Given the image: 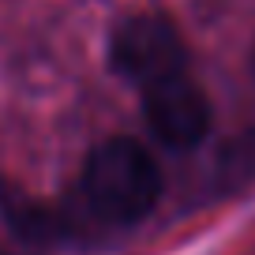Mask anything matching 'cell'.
<instances>
[{
	"label": "cell",
	"instance_id": "1",
	"mask_svg": "<svg viewBox=\"0 0 255 255\" xmlns=\"http://www.w3.org/2000/svg\"><path fill=\"white\" fill-rule=\"evenodd\" d=\"M83 191L102 218L135 225L158 207L161 173L154 158L146 154V146L117 135L90 150L87 169H83Z\"/></svg>",
	"mask_w": 255,
	"mask_h": 255
},
{
	"label": "cell",
	"instance_id": "2",
	"mask_svg": "<svg viewBox=\"0 0 255 255\" xmlns=\"http://www.w3.org/2000/svg\"><path fill=\"white\" fill-rule=\"evenodd\" d=\"M184 64H188V49L180 30L158 11L124 19L109 38V68L124 83H135L143 90L184 75Z\"/></svg>",
	"mask_w": 255,
	"mask_h": 255
},
{
	"label": "cell",
	"instance_id": "3",
	"mask_svg": "<svg viewBox=\"0 0 255 255\" xmlns=\"http://www.w3.org/2000/svg\"><path fill=\"white\" fill-rule=\"evenodd\" d=\"M143 117L150 135L169 150H191L210 131V102L188 75L143 90Z\"/></svg>",
	"mask_w": 255,
	"mask_h": 255
},
{
	"label": "cell",
	"instance_id": "4",
	"mask_svg": "<svg viewBox=\"0 0 255 255\" xmlns=\"http://www.w3.org/2000/svg\"><path fill=\"white\" fill-rule=\"evenodd\" d=\"M0 214L23 240H49L56 229V218H49V210L41 203L19 195L8 184H0Z\"/></svg>",
	"mask_w": 255,
	"mask_h": 255
}]
</instances>
